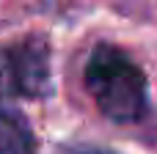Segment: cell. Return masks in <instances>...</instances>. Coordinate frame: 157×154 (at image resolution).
Segmentation results:
<instances>
[{
  "mask_svg": "<svg viewBox=\"0 0 157 154\" xmlns=\"http://www.w3.org/2000/svg\"><path fill=\"white\" fill-rule=\"evenodd\" d=\"M86 88L97 107L116 124H135L146 116V77L130 55L110 44H99L91 52Z\"/></svg>",
  "mask_w": 157,
  "mask_h": 154,
  "instance_id": "1",
  "label": "cell"
},
{
  "mask_svg": "<svg viewBox=\"0 0 157 154\" xmlns=\"http://www.w3.org/2000/svg\"><path fill=\"white\" fill-rule=\"evenodd\" d=\"M50 91V52L41 39L0 47V105L25 96L36 99Z\"/></svg>",
  "mask_w": 157,
  "mask_h": 154,
  "instance_id": "2",
  "label": "cell"
},
{
  "mask_svg": "<svg viewBox=\"0 0 157 154\" xmlns=\"http://www.w3.org/2000/svg\"><path fill=\"white\" fill-rule=\"evenodd\" d=\"M0 154H36V138L28 118L8 107V102L0 105Z\"/></svg>",
  "mask_w": 157,
  "mask_h": 154,
  "instance_id": "3",
  "label": "cell"
},
{
  "mask_svg": "<svg viewBox=\"0 0 157 154\" xmlns=\"http://www.w3.org/2000/svg\"><path fill=\"white\" fill-rule=\"evenodd\" d=\"M61 154H116V152L102 149V146H66V149H61Z\"/></svg>",
  "mask_w": 157,
  "mask_h": 154,
  "instance_id": "4",
  "label": "cell"
}]
</instances>
